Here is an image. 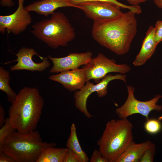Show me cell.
Masks as SVG:
<instances>
[{"label":"cell","mask_w":162,"mask_h":162,"mask_svg":"<svg viewBox=\"0 0 162 162\" xmlns=\"http://www.w3.org/2000/svg\"><path fill=\"white\" fill-rule=\"evenodd\" d=\"M136 14L129 10L108 20L94 21L92 36L98 43L118 55L127 53L137 32Z\"/></svg>","instance_id":"obj_1"},{"label":"cell","mask_w":162,"mask_h":162,"mask_svg":"<svg viewBox=\"0 0 162 162\" xmlns=\"http://www.w3.org/2000/svg\"><path fill=\"white\" fill-rule=\"evenodd\" d=\"M44 105L38 89L25 87L19 92L9 106V122L16 130L21 132L36 130Z\"/></svg>","instance_id":"obj_2"},{"label":"cell","mask_w":162,"mask_h":162,"mask_svg":"<svg viewBox=\"0 0 162 162\" xmlns=\"http://www.w3.org/2000/svg\"><path fill=\"white\" fill-rule=\"evenodd\" d=\"M56 145L44 141L36 130L25 133L16 130L5 139L0 152L7 154L15 162H36L44 150Z\"/></svg>","instance_id":"obj_3"},{"label":"cell","mask_w":162,"mask_h":162,"mask_svg":"<svg viewBox=\"0 0 162 162\" xmlns=\"http://www.w3.org/2000/svg\"><path fill=\"white\" fill-rule=\"evenodd\" d=\"M132 124L127 118L108 122L97 144L102 156L109 162L117 159L132 142Z\"/></svg>","instance_id":"obj_4"},{"label":"cell","mask_w":162,"mask_h":162,"mask_svg":"<svg viewBox=\"0 0 162 162\" xmlns=\"http://www.w3.org/2000/svg\"><path fill=\"white\" fill-rule=\"evenodd\" d=\"M32 27L31 32L36 37L54 49L67 46L75 37L74 28L62 12H54L50 19L38 22Z\"/></svg>","instance_id":"obj_5"},{"label":"cell","mask_w":162,"mask_h":162,"mask_svg":"<svg viewBox=\"0 0 162 162\" xmlns=\"http://www.w3.org/2000/svg\"><path fill=\"white\" fill-rule=\"evenodd\" d=\"M128 92L127 98L124 104L117 108L115 112L120 118H126L132 115L140 114L144 116L146 120L149 118L150 113L152 111L160 112L162 110V106L157 104L162 96L158 94L152 99L147 101H142L135 97L134 88L130 85L127 86Z\"/></svg>","instance_id":"obj_6"},{"label":"cell","mask_w":162,"mask_h":162,"mask_svg":"<svg viewBox=\"0 0 162 162\" xmlns=\"http://www.w3.org/2000/svg\"><path fill=\"white\" fill-rule=\"evenodd\" d=\"M126 77L125 74H119L113 75L109 74L95 85L90 81H87L81 89L75 91L74 93L76 108L86 118H90L93 116L88 112L86 106L87 100L90 95L96 92L99 97H104L107 94L108 86L110 82L118 80L126 83Z\"/></svg>","instance_id":"obj_7"},{"label":"cell","mask_w":162,"mask_h":162,"mask_svg":"<svg viewBox=\"0 0 162 162\" xmlns=\"http://www.w3.org/2000/svg\"><path fill=\"white\" fill-rule=\"evenodd\" d=\"M85 73L87 81L93 80L97 83L111 72L125 74L131 70L128 64H117L113 59H110L100 53L92 58L89 63L82 68Z\"/></svg>","instance_id":"obj_8"},{"label":"cell","mask_w":162,"mask_h":162,"mask_svg":"<svg viewBox=\"0 0 162 162\" xmlns=\"http://www.w3.org/2000/svg\"><path fill=\"white\" fill-rule=\"evenodd\" d=\"M18 6L13 14L8 15L0 16V32L6 31L8 33L17 35L24 32L32 22L29 12L23 5L24 0H18Z\"/></svg>","instance_id":"obj_9"},{"label":"cell","mask_w":162,"mask_h":162,"mask_svg":"<svg viewBox=\"0 0 162 162\" xmlns=\"http://www.w3.org/2000/svg\"><path fill=\"white\" fill-rule=\"evenodd\" d=\"M15 55L17 59L13 62L17 63L10 67V71L26 70L42 72L50 65L48 57L41 56L33 48L22 47Z\"/></svg>","instance_id":"obj_10"},{"label":"cell","mask_w":162,"mask_h":162,"mask_svg":"<svg viewBox=\"0 0 162 162\" xmlns=\"http://www.w3.org/2000/svg\"><path fill=\"white\" fill-rule=\"evenodd\" d=\"M75 6L76 8L82 10L87 17L93 21L112 19L122 13L120 7L107 2H87Z\"/></svg>","instance_id":"obj_11"},{"label":"cell","mask_w":162,"mask_h":162,"mask_svg":"<svg viewBox=\"0 0 162 162\" xmlns=\"http://www.w3.org/2000/svg\"><path fill=\"white\" fill-rule=\"evenodd\" d=\"M92 52L90 51L71 53L62 57H52L49 56L48 58L53 64L50 72L60 73L78 68L80 66L89 63L92 58Z\"/></svg>","instance_id":"obj_12"},{"label":"cell","mask_w":162,"mask_h":162,"mask_svg":"<svg viewBox=\"0 0 162 162\" xmlns=\"http://www.w3.org/2000/svg\"><path fill=\"white\" fill-rule=\"evenodd\" d=\"M49 79L61 84L70 92L81 89L87 81L86 76L83 68L65 71L59 74L49 76Z\"/></svg>","instance_id":"obj_13"},{"label":"cell","mask_w":162,"mask_h":162,"mask_svg":"<svg viewBox=\"0 0 162 162\" xmlns=\"http://www.w3.org/2000/svg\"><path fill=\"white\" fill-rule=\"evenodd\" d=\"M157 44L155 38L154 28L150 26L143 40L140 50L133 62L136 67L144 64L154 54Z\"/></svg>","instance_id":"obj_14"},{"label":"cell","mask_w":162,"mask_h":162,"mask_svg":"<svg viewBox=\"0 0 162 162\" xmlns=\"http://www.w3.org/2000/svg\"><path fill=\"white\" fill-rule=\"evenodd\" d=\"M73 7L69 0H41L36 1L25 7L28 11L48 16L55 12L57 9L62 7Z\"/></svg>","instance_id":"obj_15"},{"label":"cell","mask_w":162,"mask_h":162,"mask_svg":"<svg viewBox=\"0 0 162 162\" xmlns=\"http://www.w3.org/2000/svg\"><path fill=\"white\" fill-rule=\"evenodd\" d=\"M151 141L148 140L140 143H136L133 140L115 162H139L144 152Z\"/></svg>","instance_id":"obj_16"},{"label":"cell","mask_w":162,"mask_h":162,"mask_svg":"<svg viewBox=\"0 0 162 162\" xmlns=\"http://www.w3.org/2000/svg\"><path fill=\"white\" fill-rule=\"evenodd\" d=\"M66 145L67 148L74 152L80 162L89 161V158L80 144L77 137L76 126L74 123L71 125L70 134Z\"/></svg>","instance_id":"obj_17"},{"label":"cell","mask_w":162,"mask_h":162,"mask_svg":"<svg viewBox=\"0 0 162 162\" xmlns=\"http://www.w3.org/2000/svg\"><path fill=\"white\" fill-rule=\"evenodd\" d=\"M68 148H47L42 151L36 162H63Z\"/></svg>","instance_id":"obj_18"},{"label":"cell","mask_w":162,"mask_h":162,"mask_svg":"<svg viewBox=\"0 0 162 162\" xmlns=\"http://www.w3.org/2000/svg\"><path fill=\"white\" fill-rule=\"evenodd\" d=\"M10 76L9 71L2 66L0 67V90L6 94L8 101L12 102L15 99L16 94L10 87Z\"/></svg>","instance_id":"obj_19"},{"label":"cell","mask_w":162,"mask_h":162,"mask_svg":"<svg viewBox=\"0 0 162 162\" xmlns=\"http://www.w3.org/2000/svg\"><path fill=\"white\" fill-rule=\"evenodd\" d=\"M69 3L73 7L76 8V5L82 2L92 1H102L107 2L116 4L122 8L127 9L134 12L136 14H140L142 11L140 7L138 5L128 6L123 4L117 0H69Z\"/></svg>","instance_id":"obj_20"},{"label":"cell","mask_w":162,"mask_h":162,"mask_svg":"<svg viewBox=\"0 0 162 162\" xmlns=\"http://www.w3.org/2000/svg\"><path fill=\"white\" fill-rule=\"evenodd\" d=\"M144 127L146 131L150 134H155L159 132L162 128V124L158 119L150 118L144 124Z\"/></svg>","instance_id":"obj_21"},{"label":"cell","mask_w":162,"mask_h":162,"mask_svg":"<svg viewBox=\"0 0 162 162\" xmlns=\"http://www.w3.org/2000/svg\"><path fill=\"white\" fill-rule=\"evenodd\" d=\"M16 130L9 122L8 117L7 118L5 123L0 129V148L2 147L5 139Z\"/></svg>","instance_id":"obj_22"},{"label":"cell","mask_w":162,"mask_h":162,"mask_svg":"<svg viewBox=\"0 0 162 162\" xmlns=\"http://www.w3.org/2000/svg\"><path fill=\"white\" fill-rule=\"evenodd\" d=\"M155 145L151 142L149 146L144 152L139 162H153L156 153Z\"/></svg>","instance_id":"obj_23"},{"label":"cell","mask_w":162,"mask_h":162,"mask_svg":"<svg viewBox=\"0 0 162 162\" xmlns=\"http://www.w3.org/2000/svg\"><path fill=\"white\" fill-rule=\"evenodd\" d=\"M154 28L155 38L158 45L162 41V21H157Z\"/></svg>","instance_id":"obj_24"},{"label":"cell","mask_w":162,"mask_h":162,"mask_svg":"<svg viewBox=\"0 0 162 162\" xmlns=\"http://www.w3.org/2000/svg\"><path fill=\"white\" fill-rule=\"evenodd\" d=\"M90 162H109L108 161L103 157L99 150L94 149L90 159Z\"/></svg>","instance_id":"obj_25"},{"label":"cell","mask_w":162,"mask_h":162,"mask_svg":"<svg viewBox=\"0 0 162 162\" xmlns=\"http://www.w3.org/2000/svg\"><path fill=\"white\" fill-rule=\"evenodd\" d=\"M63 162H80L79 160L74 152L70 149L68 148Z\"/></svg>","instance_id":"obj_26"},{"label":"cell","mask_w":162,"mask_h":162,"mask_svg":"<svg viewBox=\"0 0 162 162\" xmlns=\"http://www.w3.org/2000/svg\"><path fill=\"white\" fill-rule=\"evenodd\" d=\"M0 162H15L10 157L2 152H0Z\"/></svg>","instance_id":"obj_27"},{"label":"cell","mask_w":162,"mask_h":162,"mask_svg":"<svg viewBox=\"0 0 162 162\" xmlns=\"http://www.w3.org/2000/svg\"><path fill=\"white\" fill-rule=\"evenodd\" d=\"M5 112L4 109L2 105H0V127L1 128L5 123Z\"/></svg>","instance_id":"obj_28"},{"label":"cell","mask_w":162,"mask_h":162,"mask_svg":"<svg viewBox=\"0 0 162 162\" xmlns=\"http://www.w3.org/2000/svg\"><path fill=\"white\" fill-rule=\"evenodd\" d=\"M0 4L2 6L11 7L14 4L13 0H0Z\"/></svg>","instance_id":"obj_29"},{"label":"cell","mask_w":162,"mask_h":162,"mask_svg":"<svg viewBox=\"0 0 162 162\" xmlns=\"http://www.w3.org/2000/svg\"><path fill=\"white\" fill-rule=\"evenodd\" d=\"M127 1L132 5H138L139 4L145 2L148 0H124Z\"/></svg>","instance_id":"obj_30"},{"label":"cell","mask_w":162,"mask_h":162,"mask_svg":"<svg viewBox=\"0 0 162 162\" xmlns=\"http://www.w3.org/2000/svg\"><path fill=\"white\" fill-rule=\"evenodd\" d=\"M156 5L160 8H162V0H154Z\"/></svg>","instance_id":"obj_31"}]
</instances>
